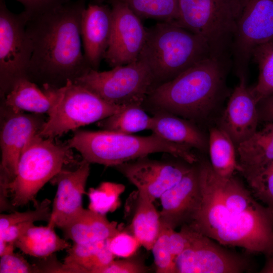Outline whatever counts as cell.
<instances>
[{
    "mask_svg": "<svg viewBox=\"0 0 273 273\" xmlns=\"http://www.w3.org/2000/svg\"><path fill=\"white\" fill-rule=\"evenodd\" d=\"M201 201L189 223L223 246L265 254L273 243V217L237 177H222L209 162L198 164Z\"/></svg>",
    "mask_w": 273,
    "mask_h": 273,
    "instance_id": "1",
    "label": "cell"
},
{
    "mask_svg": "<svg viewBox=\"0 0 273 273\" xmlns=\"http://www.w3.org/2000/svg\"><path fill=\"white\" fill-rule=\"evenodd\" d=\"M86 0H71L28 19L32 45L27 79L40 86L60 88L91 69L82 51L81 22Z\"/></svg>",
    "mask_w": 273,
    "mask_h": 273,
    "instance_id": "2",
    "label": "cell"
},
{
    "mask_svg": "<svg viewBox=\"0 0 273 273\" xmlns=\"http://www.w3.org/2000/svg\"><path fill=\"white\" fill-rule=\"evenodd\" d=\"M226 65L213 58L202 61L156 86L146 100L156 111L190 119L205 117L222 94Z\"/></svg>",
    "mask_w": 273,
    "mask_h": 273,
    "instance_id": "3",
    "label": "cell"
},
{
    "mask_svg": "<svg viewBox=\"0 0 273 273\" xmlns=\"http://www.w3.org/2000/svg\"><path fill=\"white\" fill-rule=\"evenodd\" d=\"M67 142L90 163L115 167L156 153H165L194 164L199 161L191 148L166 141L153 133L137 136L103 129H76Z\"/></svg>",
    "mask_w": 273,
    "mask_h": 273,
    "instance_id": "4",
    "label": "cell"
},
{
    "mask_svg": "<svg viewBox=\"0 0 273 273\" xmlns=\"http://www.w3.org/2000/svg\"><path fill=\"white\" fill-rule=\"evenodd\" d=\"M210 58L211 50L202 37L175 23L161 21L147 29L139 60L148 67L157 86Z\"/></svg>",
    "mask_w": 273,
    "mask_h": 273,
    "instance_id": "5",
    "label": "cell"
},
{
    "mask_svg": "<svg viewBox=\"0 0 273 273\" xmlns=\"http://www.w3.org/2000/svg\"><path fill=\"white\" fill-rule=\"evenodd\" d=\"M54 139L38 134L34 136L23 151L17 174L9 185L11 203L14 208L30 202L38 203V192L68 165L76 163L72 148L67 143H59Z\"/></svg>",
    "mask_w": 273,
    "mask_h": 273,
    "instance_id": "6",
    "label": "cell"
},
{
    "mask_svg": "<svg viewBox=\"0 0 273 273\" xmlns=\"http://www.w3.org/2000/svg\"><path fill=\"white\" fill-rule=\"evenodd\" d=\"M240 0H179V26L202 37L212 57L226 65L232 55Z\"/></svg>",
    "mask_w": 273,
    "mask_h": 273,
    "instance_id": "7",
    "label": "cell"
},
{
    "mask_svg": "<svg viewBox=\"0 0 273 273\" xmlns=\"http://www.w3.org/2000/svg\"><path fill=\"white\" fill-rule=\"evenodd\" d=\"M125 106L107 102L82 85L69 81L62 87L60 100L38 134L55 139L102 120Z\"/></svg>",
    "mask_w": 273,
    "mask_h": 273,
    "instance_id": "8",
    "label": "cell"
},
{
    "mask_svg": "<svg viewBox=\"0 0 273 273\" xmlns=\"http://www.w3.org/2000/svg\"><path fill=\"white\" fill-rule=\"evenodd\" d=\"M74 82L106 101L119 106L142 105L156 87L150 70L139 59L108 71L91 68Z\"/></svg>",
    "mask_w": 273,
    "mask_h": 273,
    "instance_id": "9",
    "label": "cell"
},
{
    "mask_svg": "<svg viewBox=\"0 0 273 273\" xmlns=\"http://www.w3.org/2000/svg\"><path fill=\"white\" fill-rule=\"evenodd\" d=\"M28 16L23 11L15 14L0 0L1 99L19 80L26 78L32 54L31 41L26 31Z\"/></svg>",
    "mask_w": 273,
    "mask_h": 273,
    "instance_id": "10",
    "label": "cell"
},
{
    "mask_svg": "<svg viewBox=\"0 0 273 273\" xmlns=\"http://www.w3.org/2000/svg\"><path fill=\"white\" fill-rule=\"evenodd\" d=\"M180 228L187 234L188 244L174 259L176 273H242L251 271V261L246 255L226 249L189 224Z\"/></svg>",
    "mask_w": 273,
    "mask_h": 273,
    "instance_id": "11",
    "label": "cell"
},
{
    "mask_svg": "<svg viewBox=\"0 0 273 273\" xmlns=\"http://www.w3.org/2000/svg\"><path fill=\"white\" fill-rule=\"evenodd\" d=\"M273 39V0H240L232 55L239 76L245 75L253 50Z\"/></svg>",
    "mask_w": 273,
    "mask_h": 273,
    "instance_id": "12",
    "label": "cell"
},
{
    "mask_svg": "<svg viewBox=\"0 0 273 273\" xmlns=\"http://www.w3.org/2000/svg\"><path fill=\"white\" fill-rule=\"evenodd\" d=\"M46 121L43 114L15 111L1 105V179L10 184L13 180L23 151Z\"/></svg>",
    "mask_w": 273,
    "mask_h": 273,
    "instance_id": "13",
    "label": "cell"
},
{
    "mask_svg": "<svg viewBox=\"0 0 273 273\" xmlns=\"http://www.w3.org/2000/svg\"><path fill=\"white\" fill-rule=\"evenodd\" d=\"M109 43L104 59L113 68L138 60L144 47L147 29L141 19L124 2L114 0Z\"/></svg>",
    "mask_w": 273,
    "mask_h": 273,
    "instance_id": "14",
    "label": "cell"
},
{
    "mask_svg": "<svg viewBox=\"0 0 273 273\" xmlns=\"http://www.w3.org/2000/svg\"><path fill=\"white\" fill-rule=\"evenodd\" d=\"M135 160L115 167L137 188L139 196L152 202L179 181L194 165L151 160L147 157Z\"/></svg>",
    "mask_w": 273,
    "mask_h": 273,
    "instance_id": "15",
    "label": "cell"
},
{
    "mask_svg": "<svg viewBox=\"0 0 273 273\" xmlns=\"http://www.w3.org/2000/svg\"><path fill=\"white\" fill-rule=\"evenodd\" d=\"M90 163L82 159L74 170H61L51 180L57 187L48 225L60 229L84 209L82 198L90 172Z\"/></svg>",
    "mask_w": 273,
    "mask_h": 273,
    "instance_id": "16",
    "label": "cell"
},
{
    "mask_svg": "<svg viewBox=\"0 0 273 273\" xmlns=\"http://www.w3.org/2000/svg\"><path fill=\"white\" fill-rule=\"evenodd\" d=\"M161 223L172 229L190 223L201 201L198 165L194 164L176 185L160 198Z\"/></svg>",
    "mask_w": 273,
    "mask_h": 273,
    "instance_id": "17",
    "label": "cell"
},
{
    "mask_svg": "<svg viewBox=\"0 0 273 273\" xmlns=\"http://www.w3.org/2000/svg\"><path fill=\"white\" fill-rule=\"evenodd\" d=\"M239 78L220 119L219 126L237 145L257 130L259 121L258 103L246 85L245 75H239Z\"/></svg>",
    "mask_w": 273,
    "mask_h": 273,
    "instance_id": "18",
    "label": "cell"
},
{
    "mask_svg": "<svg viewBox=\"0 0 273 273\" xmlns=\"http://www.w3.org/2000/svg\"><path fill=\"white\" fill-rule=\"evenodd\" d=\"M112 10L105 4L89 3L83 11L81 36L84 55L90 68L98 70L108 48Z\"/></svg>",
    "mask_w": 273,
    "mask_h": 273,
    "instance_id": "19",
    "label": "cell"
},
{
    "mask_svg": "<svg viewBox=\"0 0 273 273\" xmlns=\"http://www.w3.org/2000/svg\"><path fill=\"white\" fill-rule=\"evenodd\" d=\"M61 92L62 87L49 85L39 87L28 79H22L1 99V105L15 111L49 116L57 106Z\"/></svg>",
    "mask_w": 273,
    "mask_h": 273,
    "instance_id": "20",
    "label": "cell"
},
{
    "mask_svg": "<svg viewBox=\"0 0 273 273\" xmlns=\"http://www.w3.org/2000/svg\"><path fill=\"white\" fill-rule=\"evenodd\" d=\"M241 173L247 181L273 162V122L237 145Z\"/></svg>",
    "mask_w": 273,
    "mask_h": 273,
    "instance_id": "21",
    "label": "cell"
},
{
    "mask_svg": "<svg viewBox=\"0 0 273 273\" xmlns=\"http://www.w3.org/2000/svg\"><path fill=\"white\" fill-rule=\"evenodd\" d=\"M151 130L166 141L200 151H204L208 145L205 136L196 126L165 111H156L152 116Z\"/></svg>",
    "mask_w": 273,
    "mask_h": 273,
    "instance_id": "22",
    "label": "cell"
},
{
    "mask_svg": "<svg viewBox=\"0 0 273 273\" xmlns=\"http://www.w3.org/2000/svg\"><path fill=\"white\" fill-rule=\"evenodd\" d=\"M61 229L65 239L78 244L106 240L121 231L117 222L110 221L106 215L89 209H84Z\"/></svg>",
    "mask_w": 273,
    "mask_h": 273,
    "instance_id": "23",
    "label": "cell"
},
{
    "mask_svg": "<svg viewBox=\"0 0 273 273\" xmlns=\"http://www.w3.org/2000/svg\"><path fill=\"white\" fill-rule=\"evenodd\" d=\"M15 245L24 254L37 258L48 257L71 246L66 239L61 238L56 234L54 228L48 224H33L17 240Z\"/></svg>",
    "mask_w": 273,
    "mask_h": 273,
    "instance_id": "24",
    "label": "cell"
},
{
    "mask_svg": "<svg viewBox=\"0 0 273 273\" xmlns=\"http://www.w3.org/2000/svg\"><path fill=\"white\" fill-rule=\"evenodd\" d=\"M234 143L228 133L220 127L210 129L208 141L210 164L215 173L228 178L241 168L237 160Z\"/></svg>",
    "mask_w": 273,
    "mask_h": 273,
    "instance_id": "25",
    "label": "cell"
},
{
    "mask_svg": "<svg viewBox=\"0 0 273 273\" xmlns=\"http://www.w3.org/2000/svg\"><path fill=\"white\" fill-rule=\"evenodd\" d=\"M161 225L160 214L153 202L139 196L131 227L132 235L146 250L151 251L159 234Z\"/></svg>",
    "mask_w": 273,
    "mask_h": 273,
    "instance_id": "26",
    "label": "cell"
},
{
    "mask_svg": "<svg viewBox=\"0 0 273 273\" xmlns=\"http://www.w3.org/2000/svg\"><path fill=\"white\" fill-rule=\"evenodd\" d=\"M152 116L148 115L142 105L126 106L113 115L97 122L101 128L124 134L151 130Z\"/></svg>",
    "mask_w": 273,
    "mask_h": 273,
    "instance_id": "27",
    "label": "cell"
},
{
    "mask_svg": "<svg viewBox=\"0 0 273 273\" xmlns=\"http://www.w3.org/2000/svg\"><path fill=\"white\" fill-rule=\"evenodd\" d=\"M252 57L258 65L259 76L256 85L250 88L258 103L273 94V39L256 47Z\"/></svg>",
    "mask_w": 273,
    "mask_h": 273,
    "instance_id": "28",
    "label": "cell"
},
{
    "mask_svg": "<svg viewBox=\"0 0 273 273\" xmlns=\"http://www.w3.org/2000/svg\"><path fill=\"white\" fill-rule=\"evenodd\" d=\"M119 1L125 3L141 19L176 23L179 17V0Z\"/></svg>",
    "mask_w": 273,
    "mask_h": 273,
    "instance_id": "29",
    "label": "cell"
},
{
    "mask_svg": "<svg viewBox=\"0 0 273 273\" xmlns=\"http://www.w3.org/2000/svg\"><path fill=\"white\" fill-rule=\"evenodd\" d=\"M106 240L89 243H73L64 259L65 273H92L98 251Z\"/></svg>",
    "mask_w": 273,
    "mask_h": 273,
    "instance_id": "30",
    "label": "cell"
},
{
    "mask_svg": "<svg viewBox=\"0 0 273 273\" xmlns=\"http://www.w3.org/2000/svg\"><path fill=\"white\" fill-rule=\"evenodd\" d=\"M124 190L123 185L109 181L102 183L97 188L89 189L87 193L88 209L105 215L114 211L119 206V196Z\"/></svg>",
    "mask_w": 273,
    "mask_h": 273,
    "instance_id": "31",
    "label": "cell"
},
{
    "mask_svg": "<svg viewBox=\"0 0 273 273\" xmlns=\"http://www.w3.org/2000/svg\"><path fill=\"white\" fill-rule=\"evenodd\" d=\"M171 229L161 224L159 234L151 250L157 273H176L174 257L168 244V237Z\"/></svg>",
    "mask_w": 273,
    "mask_h": 273,
    "instance_id": "32",
    "label": "cell"
},
{
    "mask_svg": "<svg viewBox=\"0 0 273 273\" xmlns=\"http://www.w3.org/2000/svg\"><path fill=\"white\" fill-rule=\"evenodd\" d=\"M51 201L44 199L34 206L35 209L25 212L13 211L10 214H1L0 215V233L4 232L10 226L18 223L43 220L49 222L51 210Z\"/></svg>",
    "mask_w": 273,
    "mask_h": 273,
    "instance_id": "33",
    "label": "cell"
},
{
    "mask_svg": "<svg viewBox=\"0 0 273 273\" xmlns=\"http://www.w3.org/2000/svg\"><path fill=\"white\" fill-rule=\"evenodd\" d=\"M247 183L253 196L264 204L273 217V162Z\"/></svg>",
    "mask_w": 273,
    "mask_h": 273,
    "instance_id": "34",
    "label": "cell"
},
{
    "mask_svg": "<svg viewBox=\"0 0 273 273\" xmlns=\"http://www.w3.org/2000/svg\"><path fill=\"white\" fill-rule=\"evenodd\" d=\"M106 243L115 256L125 258L134 255L141 246L133 235L121 231L107 239Z\"/></svg>",
    "mask_w": 273,
    "mask_h": 273,
    "instance_id": "35",
    "label": "cell"
},
{
    "mask_svg": "<svg viewBox=\"0 0 273 273\" xmlns=\"http://www.w3.org/2000/svg\"><path fill=\"white\" fill-rule=\"evenodd\" d=\"M1 273L39 272L35 264H31L20 254L14 251L1 256Z\"/></svg>",
    "mask_w": 273,
    "mask_h": 273,
    "instance_id": "36",
    "label": "cell"
},
{
    "mask_svg": "<svg viewBox=\"0 0 273 273\" xmlns=\"http://www.w3.org/2000/svg\"><path fill=\"white\" fill-rule=\"evenodd\" d=\"M24 7L28 19L53 10L71 0H16Z\"/></svg>",
    "mask_w": 273,
    "mask_h": 273,
    "instance_id": "37",
    "label": "cell"
},
{
    "mask_svg": "<svg viewBox=\"0 0 273 273\" xmlns=\"http://www.w3.org/2000/svg\"><path fill=\"white\" fill-rule=\"evenodd\" d=\"M147 271V267L142 263L131 259H124L114 260L101 270L100 273H143Z\"/></svg>",
    "mask_w": 273,
    "mask_h": 273,
    "instance_id": "38",
    "label": "cell"
},
{
    "mask_svg": "<svg viewBox=\"0 0 273 273\" xmlns=\"http://www.w3.org/2000/svg\"><path fill=\"white\" fill-rule=\"evenodd\" d=\"M168 244L170 251L175 258L187 247L188 240L184 230L180 228L179 232L171 229L168 237Z\"/></svg>",
    "mask_w": 273,
    "mask_h": 273,
    "instance_id": "39",
    "label": "cell"
},
{
    "mask_svg": "<svg viewBox=\"0 0 273 273\" xmlns=\"http://www.w3.org/2000/svg\"><path fill=\"white\" fill-rule=\"evenodd\" d=\"M257 109L259 121L273 122V94L261 100Z\"/></svg>",
    "mask_w": 273,
    "mask_h": 273,
    "instance_id": "40",
    "label": "cell"
},
{
    "mask_svg": "<svg viewBox=\"0 0 273 273\" xmlns=\"http://www.w3.org/2000/svg\"><path fill=\"white\" fill-rule=\"evenodd\" d=\"M266 261L260 272L273 273V243L269 250L264 254Z\"/></svg>",
    "mask_w": 273,
    "mask_h": 273,
    "instance_id": "41",
    "label": "cell"
},
{
    "mask_svg": "<svg viewBox=\"0 0 273 273\" xmlns=\"http://www.w3.org/2000/svg\"><path fill=\"white\" fill-rule=\"evenodd\" d=\"M113 0H93V3H97V4H104L106 2L110 3Z\"/></svg>",
    "mask_w": 273,
    "mask_h": 273,
    "instance_id": "42",
    "label": "cell"
}]
</instances>
